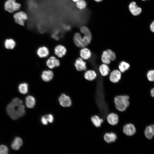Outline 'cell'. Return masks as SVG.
I'll return each mask as SVG.
<instances>
[{
	"label": "cell",
	"instance_id": "21",
	"mask_svg": "<svg viewBox=\"0 0 154 154\" xmlns=\"http://www.w3.org/2000/svg\"><path fill=\"white\" fill-rule=\"evenodd\" d=\"M97 74L93 70H89L86 71L84 74V77L86 79L89 81H92L95 79Z\"/></svg>",
	"mask_w": 154,
	"mask_h": 154
},
{
	"label": "cell",
	"instance_id": "10",
	"mask_svg": "<svg viewBox=\"0 0 154 154\" xmlns=\"http://www.w3.org/2000/svg\"><path fill=\"white\" fill-rule=\"evenodd\" d=\"M46 64L49 68L52 69L59 66L60 62L59 60L55 57L51 56L47 60Z\"/></svg>",
	"mask_w": 154,
	"mask_h": 154
},
{
	"label": "cell",
	"instance_id": "3",
	"mask_svg": "<svg viewBox=\"0 0 154 154\" xmlns=\"http://www.w3.org/2000/svg\"><path fill=\"white\" fill-rule=\"evenodd\" d=\"M4 6L5 10L11 13L20 10L21 7V4L16 2L15 0H7Z\"/></svg>",
	"mask_w": 154,
	"mask_h": 154
},
{
	"label": "cell",
	"instance_id": "23",
	"mask_svg": "<svg viewBox=\"0 0 154 154\" xmlns=\"http://www.w3.org/2000/svg\"><path fill=\"white\" fill-rule=\"evenodd\" d=\"M25 103L28 108H33L35 104V100L33 96H28L26 98Z\"/></svg>",
	"mask_w": 154,
	"mask_h": 154
},
{
	"label": "cell",
	"instance_id": "33",
	"mask_svg": "<svg viewBox=\"0 0 154 154\" xmlns=\"http://www.w3.org/2000/svg\"><path fill=\"white\" fill-rule=\"evenodd\" d=\"M48 122L52 123L54 121V117L53 115L51 114H49L45 116Z\"/></svg>",
	"mask_w": 154,
	"mask_h": 154
},
{
	"label": "cell",
	"instance_id": "20",
	"mask_svg": "<svg viewBox=\"0 0 154 154\" xmlns=\"http://www.w3.org/2000/svg\"><path fill=\"white\" fill-rule=\"evenodd\" d=\"M75 4L76 8L81 11L85 10L87 6V3L86 0H78Z\"/></svg>",
	"mask_w": 154,
	"mask_h": 154
},
{
	"label": "cell",
	"instance_id": "25",
	"mask_svg": "<svg viewBox=\"0 0 154 154\" xmlns=\"http://www.w3.org/2000/svg\"><path fill=\"white\" fill-rule=\"evenodd\" d=\"M91 121L94 125L96 127H100L104 121L103 119L95 115L91 118Z\"/></svg>",
	"mask_w": 154,
	"mask_h": 154
},
{
	"label": "cell",
	"instance_id": "24",
	"mask_svg": "<svg viewBox=\"0 0 154 154\" xmlns=\"http://www.w3.org/2000/svg\"><path fill=\"white\" fill-rule=\"evenodd\" d=\"M99 70L101 75L104 76H107L110 71L109 66L107 64L104 63L100 66Z\"/></svg>",
	"mask_w": 154,
	"mask_h": 154
},
{
	"label": "cell",
	"instance_id": "7",
	"mask_svg": "<svg viewBox=\"0 0 154 154\" xmlns=\"http://www.w3.org/2000/svg\"><path fill=\"white\" fill-rule=\"evenodd\" d=\"M129 9L131 13L135 16L140 15L142 11L141 8L138 7L134 1L132 2L129 4Z\"/></svg>",
	"mask_w": 154,
	"mask_h": 154
},
{
	"label": "cell",
	"instance_id": "35",
	"mask_svg": "<svg viewBox=\"0 0 154 154\" xmlns=\"http://www.w3.org/2000/svg\"><path fill=\"white\" fill-rule=\"evenodd\" d=\"M150 29L153 32H154V22L153 21L151 24L150 26Z\"/></svg>",
	"mask_w": 154,
	"mask_h": 154
},
{
	"label": "cell",
	"instance_id": "6",
	"mask_svg": "<svg viewBox=\"0 0 154 154\" xmlns=\"http://www.w3.org/2000/svg\"><path fill=\"white\" fill-rule=\"evenodd\" d=\"M60 105L63 107H69L72 104V101L69 96L62 94L58 99Z\"/></svg>",
	"mask_w": 154,
	"mask_h": 154
},
{
	"label": "cell",
	"instance_id": "17",
	"mask_svg": "<svg viewBox=\"0 0 154 154\" xmlns=\"http://www.w3.org/2000/svg\"><path fill=\"white\" fill-rule=\"evenodd\" d=\"M80 54L83 59L88 60L91 57L92 54L90 50L88 48L84 47L80 50Z\"/></svg>",
	"mask_w": 154,
	"mask_h": 154
},
{
	"label": "cell",
	"instance_id": "29",
	"mask_svg": "<svg viewBox=\"0 0 154 154\" xmlns=\"http://www.w3.org/2000/svg\"><path fill=\"white\" fill-rule=\"evenodd\" d=\"M17 113L19 117L23 116L25 113V106L22 104L18 106L17 109Z\"/></svg>",
	"mask_w": 154,
	"mask_h": 154
},
{
	"label": "cell",
	"instance_id": "18",
	"mask_svg": "<svg viewBox=\"0 0 154 154\" xmlns=\"http://www.w3.org/2000/svg\"><path fill=\"white\" fill-rule=\"evenodd\" d=\"M104 138L106 142L109 143L115 141L117 138V136L114 133H107L104 134Z\"/></svg>",
	"mask_w": 154,
	"mask_h": 154
},
{
	"label": "cell",
	"instance_id": "1",
	"mask_svg": "<svg viewBox=\"0 0 154 154\" xmlns=\"http://www.w3.org/2000/svg\"><path fill=\"white\" fill-rule=\"evenodd\" d=\"M81 33L79 32L75 33L73 37V41L75 45L78 47L83 48L89 44L92 39V35L89 28L87 26L82 25L80 28Z\"/></svg>",
	"mask_w": 154,
	"mask_h": 154
},
{
	"label": "cell",
	"instance_id": "30",
	"mask_svg": "<svg viewBox=\"0 0 154 154\" xmlns=\"http://www.w3.org/2000/svg\"><path fill=\"white\" fill-rule=\"evenodd\" d=\"M147 77L148 80L151 82L154 80V71L151 70L149 71L147 74Z\"/></svg>",
	"mask_w": 154,
	"mask_h": 154
},
{
	"label": "cell",
	"instance_id": "31",
	"mask_svg": "<svg viewBox=\"0 0 154 154\" xmlns=\"http://www.w3.org/2000/svg\"><path fill=\"white\" fill-rule=\"evenodd\" d=\"M22 101L18 98H15L11 102L13 105L17 107L22 105Z\"/></svg>",
	"mask_w": 154,
	"mask_h": 154
},
{
	"label": "cell",
	"instance_id": "32",
	"mask_svg": "<svg viewBox=\"0 0 154 154\" xmlns=\"http://www.w3.org/2000/svg\"><path fill=\"white\" fill-rule=\"evenodd\" d=\"M8 149L7 147L4 145H0V154H8Z\"/></svg>",
	"mask_w": 154,
	"mask_h": 154
},
{
	"label": "cell",
	"instance_id": "5",
	"mask_svg": "<svg viewBox=\"0 0 154 154\" xmlns=\"http://www.w3.org/2000/svg\"><path fill=\"white\" fill-rule=\"evenodd\" d=\"M116 58L115 53L110 49L104 51L101 56L102 62L104 64H110L111 61L114 60Z\"/></svg>",
	"mask_w": 154,
	"mask_h": 154
},
{
	"label": "cell",
	"instance_id": "26",
	"mask_svg": "<svg viewBox=\"0 0 154 154\" xmlns=\"http://www.w3.org/2000/svg\"><path fill=\"white\" fill-rule=\"evenodd\" d=\"M15 42L12 39H7L5 40L4 42L5 47L7 49H13L15 46Z\"/></svg>",
	"mask_w": 154,
	"mask_h": 154
},
{
	"label": "cell",
	"instance_id": "19",
	"mask_svg": "<svg viewBox=\"0 0 154 154\" xmlns=\"http://www.w3.org/2000/svg\"><path fill=\"white\" fill-rule=\"evenodd\" d=\"M144 133L145 137L148 139L152 138L154 134V125H153L148 126L145 128Z\"/></svg>",
	"mask_w": 154,
	"mask_h": 154
},
{
	"label": "cell",
	"instance_id": "2",
	"mask_svg": "<svg viewBox=\"0 0 154 154\" xmlns=\"http://www.w3.org/2000/svg\"><path fill=\"white\" fill-rule=\"evenodd\" d=\"M129 97L127 95H120L115 97L114 102L116 109L121 112L125 110L129 105Z\"/></svg>",
	"mask_w": 154,
	"mask_h": 154
},
{
	"label": "cell",
	"instance_id": "36",
	"mask_svg": "<svg viewBox=\"0 0 154 154\" xmlns=\"http://www.w3.org/2000/svg\"><path fill=\"white\" fill-rule=\"evenodd\" d=\"M150 94L151 96L153 97H154V89L152 88L150 91Z\"/></svg>",
	"mask_w": 154,
	"mask_h": 154
},
{
	"label": "cell",
	"instance_id": "38",
	"mask_svg": "<svg viewBox=\"0 0 154 154\" xmlns=\"http://www.w3.org/2000/svg\"><path fill=\"white\" fill-rule=\"evenodd\" d=\"M70 0L72 2L75 3V2H76L77 1H78V0Z\"/></svg>",
	"mask_w": 154,
	"mask_h": 154
},
{
	"label": "cell",
	"instance_id": "28",
	"mask_svg": "<svg viewBox=\"0 0 154 154\" xmlns=\"http://www.w3.org/2000/svg\"><path fill=\"white\" fill-rule=\"evenodd\" d=\"M130 67V65L128 63L122 61L120 63L119 65V71L121 72H123L127 70Z\"/></svg>",
	"mask_w": 154,
	"mask_h": 154
},
{
	"label": "cell",
	"instance_id": "9",
	"mask_svg": "<svg viewBox=\"0 0 154 154\" xmlns=\"http://www.w3.org/2000/svg\"><path fill=\"white\" fill-rule=\"evenodd\" d=\"M123 133L127 136H131L136 132V128L134 125L131 123H128L125 125L123 127Z\"/></svg>",
	"mask_w": 154,
	"mask_h": 154
},
{
	"label": "cell",
	"instance_id": "8",
	"mask_svg": "<svg viewBox=\"0 0 154 154\" xmlns=\"http://www.w3.org/2000/svg\"><path fill=\"white\" fill-rule=\"evenodd\" d=\"M16 107L11 103L7 106L6 108L7 111L9 116L14 120H16L19 118L17 113V109H15Z\"/></svg>",
	"mask_w": 154,
	"mask_h": 154
},
{
	"label": "cell",
	"instance_id": "14",
	"mask_svg": "<svg viewBox=\"0 0 154 154\" xmlns=\"http://www.w3.org/2000/svg\"><path fill=\"white\" fill-rule=\"evenodd\" d=\"M107 121L108 123L112 125L117 124L119 121V117L118 115L114 113L109 114L107 117Z\"/></svg>",
	"mask_w": 154,
	"mask_h": 154
},
{
	"label": "cell",
	"instance_id": "22",
	"mask_svg": "<svg viewBox=\"0 0 154 154\" xmlns=\"http://www.w3.org/2000/svg\"><path fill=\"white\" fill-rule=\"evenodd\" d=\"M23 144L22 139L19 137H16L11 144L12 148L15 150H18Z\"/></svg>",
	"mask_w": 154,
	"mask_h": 154
},
{
	"label": "cell",
	"instance_id": "39",
	"mask_svg": "<svg viewBox=\"0 0 154 154\" xmlns=\"http://www.w3.org/2000/svg\"><path fill=\"white\" fill-rule=\"evenodd\" d=\"M142 0L143 1H145L146 0Z\"/></svg>",
	"mask_w": 154,
	"mask_h": 154
},
{
	"label": "cell",
	"instance_id": "15",
	"mask_svg": "<svg viewBox=\"0 0 154 154\" xmlns=\"http://www.w3.org/2000/svg\"><path fill=\"white\" fill-rule=\"evenodd\" d=\"M53 76V73L51 70H45L42 72L41 77L44 81L48 82L52 79Z\"/></svg>",
	"mask_w": 154,
	"mask_h": 154
},
{
	"label": "cell",
	"instance_id": "27",
	"mask_svg": "<svg viewBox=\"0 0 154 154\" xmlns=\"http://www.w3.org/2000/svg\"><path fill=\"white\" fill-rule=\"evenodd\" d=\"M18 90L21 94H25L27 93L28 90V85L25 83L20 84L18 86Z\"/></svg>",
	"mask_w": 154,
	"mask_h": 154
},
{
	"label": "cell",
	"instance_id": "12",
	"mask_svg": "<svg viewBox=\"0 0 154 154\" xmlns=\"http://www.w3.org/2000/svg\"><path fill=\"white\" fill-rule=\"evenodd\" d=\"M121 77V72L118 70H115L111 73L109 79L112 82L116 83L118 82Z\"/></svg>",
	"mask_w": 154,
	"mask_h": 154
},
{
	"label": "cell",
	"instance_id": "11",
	"mask_svg": "<svg viewBox=\"0 0 154 154\" xmlns=\"http://www.w3.org/2000/svg\"><path fill=\"white\" fill-rule=\"evenodd\" d=\"M74 66L78 71L84 70L87 68L86 62L81 58H79L76 60Z\"/></svg>",
	"mask_w": 154,
	"mask_h": 154
},
{
	"label": "cell",
	"instance_id": "16",
	"mask_svg": "<svg viewBox=\"0 0 154 154\" xmlns=\"http://www.w3.org/2000/svg\"><path fill=\"white\" fill-rule=\"evenodd\" d=\"M37 53L39 57L41 58H44L48 55L49 51L47 47L45 46H42L38 48Z\"/></svg>",
	"mask_w": 154,
	"mask_h": 154
},
{
	"label": "cell",
	"instance_id": "34",
	"mask_svg": "<svg viewBox=\"0 0 154 154\" xmlns=\"http://www.w3.org/2000/svg\"><path fill=\"white\" fill-rule=\"evenodd\" d=\"M41 121L42 123L44 125H47L48 122L47 121L45 116H43L41 118Z\"/></svg>",
	"mask_w": 154,
	"mask_h": 154
},
{
	"label": "cell",
	"instance_id": "37",
	"mask_svg": "<svg viewBox=\"0 0 154 154\" xmlns=\"http://www.w3.org/2000/svg\"><path fill=\"white\" fill-rule=\"evenodd\" d=\"M94 1L96 2H101L103 0H93Z\"/></svg>",
	"mask_w": 154,
	"mask_h": 154
},
{
	"label": "cell",
	"instance_id": "13",
	"mask_svg": "<svg viewBox=\"0 0 154 154\" xmlns=\"http://www.w3.org/2000/svg\"><path fill=\"white\" fill-rule=\"evenodd\" d=\"M55 54L58 57L61 58L65 55L66 52L65 47L62 45L56 46L54 49Z\"/></svg>",
	"mask_w": 154,
	"mask_h": 154
},
{
	"label": "cell",
	"instance_id": "4",
	"mask_svg": "<svg viewBox=\"0 0 154 154\" xmlns=\"http://www.w3.org/2000/svg\"><path fill=\"white\" fill-rule=\"evenodd\" d=\"M13 17L15 23L23 26L25 25V22L28 19L27 14L23 11L19 10L13 13Z\"/></svg>",
	"mask_w": 154,
	"mask_h": 154
}]
</instances>
